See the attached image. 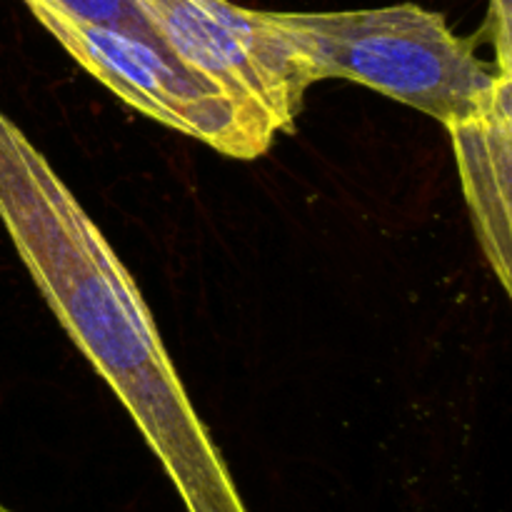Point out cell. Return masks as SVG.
Here are the masks:
<instances>
[{"label":"cell","mask_w":512,"mask_h":512,"mask_svg":"<svg viewBox=\"0 0 512 512\" xmlns=\"http://www.w3.org/2000/svg\"><path fill=\"white\" fill-rule=\"evenodd\" d=\"M0 220L48 308L133 415L188 512H248L133 275L3 110Z\"/></svg>","instance_id":"obj_1"},{"label":"cell","mask_w":512,"mask_h":512,"mask_svg":"<svg viewBox=\"0 0 512 512\" xmlns=\"http://www.w3.org/2000/svg\"><path fill=\"white\" fill-rule=\"evenodd\" d=\"M313 83L345 78L443 125L480 103L500 70L453 33L445 15L415 3L333 13H270Z\"/></svg>","instance_id":"obj_2"},{"label":"cell","mask_w":512,"mask_h":512,"mask_svg":"<svg viewBox=\"0 0 512 512\" xmlns=\"http://www.w3.org/2000/svg\"><path fill=\"white\" fill-rule=\"evenodd\" d=\"M38 23L120 100L178 133L203 140L220 155L255 160L280 133L268 113L185 65L160 45L110 25L75 20L30 5Z\"/></svg>","instance_id":"obj_3"},{"label":"cell","mask_w":512,"mask_h":512,"mask_svg":"<svg viewBox=\"0 0 512 512\" xmlns=\"http://www.w3.org/2000/svg\"><path fill=\"white\" fill-rule=\"evenodd\" d=\"M155 35L185 65L208 75L233 98L258 105L280 133L295 128L313 85L268 10L230 0H135Z\"/></svg>","instance_id":"obj_4"},{"label":"cell","mask_w":512,"mask_h":512,"mask_svg":"<svg viewBox=\"0 0 512 512\" xmlns=\"http://www.w3.org/2000/svg\"><path fill=\"white\" fill-rule=\"evenodd\" d=\"M512 75L498 73L488 93L465 115L448 123L460 183L483 253L505 293L512 283L510 160H512Z\"/></svg>","instance_id":"obj_5"},{"label":"cell","mask_w":512,"mask_h":512,"mask_svg":"<svg viewBox=\"0 0 512 512\" xmlns=\"http://www.w3.org/2000/svg\"><path fill=\"white\" fill-rule=\"evenodd\" d=\"M23 3L28 5V8L30 5H45V8L58 10V13L68 15V18L88 20V23L128 30V33L140 35V38L150 40V43L168 50L163 40L155 35L153 25L148 23V18H145L143 10L138 8L135 0H23Z\"/></svg>","instance_id":"obj_6"},{"label":"cell","mask_w":512,"mask_h":512,"mask_svg":"<svg viewBox=\"0 0 512 512\" xmlns=\"http://www.w3.org/2000/svg\"><path fill=\"white\" fill-rule=\"evenodd\" d=\"M512 0H490L488 40L495 50V68L512 75Z\"/></svg>","instance_id":"obj_7"},{"label":"cell","mask_w":512,"mask_h":512,"mask_svg":"<svg viewBox=\"0 0 512 512\" xmlns=\"http://www.w3.org/2000/svg\"><path fill=\"white\" fill-rule=\"evenodd\" d=\"M0 512H10L8 508H3V505H0Z\"/></svg>","instance_id":"obj_8"}]
</instances>
